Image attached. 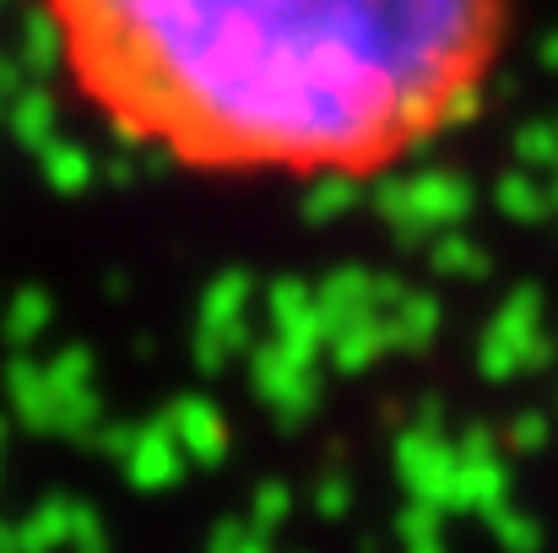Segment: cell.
<instances>
[{
	"instance_id": "6da1fadb",
	"label": "cell",
	"mask_w": 558,
	"mask_h": 553,
	"mask_svg": "<svg viewBox=\"0 0 558 553\" xmlns=\"http://www.w3.org/2000/svg\"><path fill=\"white\" fill-rule=\"evenodd\" d=\"M76 104L211 180H374L488 98L515 0H38Z\"/></svg>"
}]
</instances>
